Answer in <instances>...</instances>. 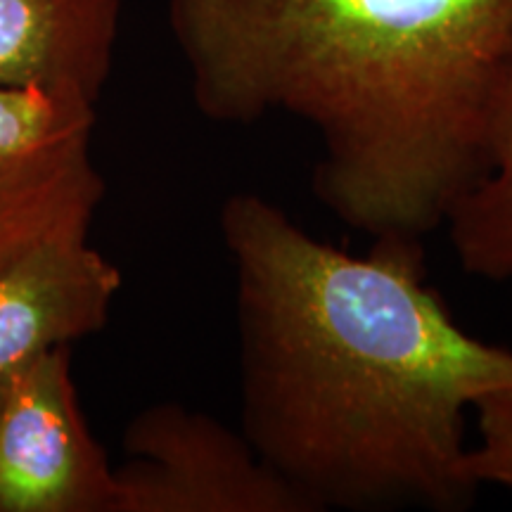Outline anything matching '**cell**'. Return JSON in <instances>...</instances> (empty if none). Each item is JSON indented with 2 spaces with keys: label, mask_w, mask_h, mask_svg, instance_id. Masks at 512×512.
<instances>
[{
  "label": "cell",
  "mask_w": 512,
  "mask_h": 512,
  "mask_svg": "<svg viewBox=\"0 0 512 512\" xmlns=\"http://www.w3.org/2000/svg\"><path fill=\"white\" fill-rule=\"evenodd\" d=\"M121 0H0V88L98 105L112 72Z\"/></svg>",
  "instance_id": "7"
},
{
  "label": "cell",
  "mask_w": 512,
  "mask_h": 512,
  "mask_svg": "<svg viewBox=\"0 0 512 512\" xmlns=\"http://www.w3.org/2000/svg\"><path fill=\"white\" fill-rule=\"evenodd\" d=\"M93 131V102L0 88V273L46 242L88 238L105 197Z\"/></svg>",
  "instance_id": "3"
},
{
  "label": "cell",
  "mask_w": 512,
  "mask_h": 512,
  "mask_svg": "<svg viewBox=\"0 0 512 512\" xmlns=\"http://www.w3.org/2000/svg\"><path fill=\"white\" fill-rule=\"evenodd\" d=\"M195 107L313 126V192L373 240L418 238L484 174L512 0H169Z\"/></svg>",
  "instance_id": "2"
},
{
  "label": "cell",
  "mask_w": 512,
  "mask_h": 512,
  "mask_svg": "<svg viewBox=\"0 0 512 512\" xmlns=\"http://www.w3.org/2000/svg\"><path fill=\"white\" fill-rule=\"evenodd\" d=\"M0 512H117V477L83 415L72 347L0 375Z\"/></svg>",
  "instance_id": "5"
},
{
  "label": "cell",
  "mask_w": 512,
  "mask_h": 512,
  "mask_svg": "<svg viewBox=\"0 0 512 512\" xmlns=\"http://www.w3.org/2000/svg\"><path fill=\"white\" fill-rule=\"evenodd\" d=\"M235 266L242 434L313 510H463L465 413L512 389V351L460 328L418 238L358 256L256 192L223 202Z\"/></svg>",
  "instance_id": "1"
},
{
  "label": "cell",
  "mask_w": 512,
  "mask_h": 512,
  "mask_svg": "<svg viewBox=\"0 0 512 512\" xmlns=\"http://www.w3.org/2000/svg\"><path fill=\"white\" fill-rule=\"evenodd\" d=\"M472 411L479 441L467 451V472L477 486L512 489V389L484 396Z\"/></svg>",
  "instance_id": "9"
},
{
  "label": "cell",
  "mask_w": 512,
  "mask_h": 512,
  "mask_svg": "<svg viewBox=\"0 0 512 512\" xmlns=\"http://www.w3.org/2000/svg\"><path fill=\"white\" fill-rule=\"evenodd\" d=\"M114 467L117 512H316L245 434L181 403H155L128 422Z\"/></svg>",
  "instance_id": "4"
},
{
  "label": "cell",
  "mask_w": 512,
  "mask_h": 512,
  "mask_svg": "<svg viewBox=\"0 0 512 512\" xmlns=\"http://www.w3.org/2000/svg\"><path fill=\"white\" fill-rule=\"evenodd\" d=\"M121 271L88 238L53 240L0 273V375L105 328Z\"/></svg>",
  "instance_id": "6"
},
{
  "label": "cell",
  "mask_w": 512,
  "mask_h": 512,
  "mask_svg": "<svg viewBox=\"0 0 512 512\" xmlns=\"http://www.w3.org/2000/svg\"><path fill=\"white\" fill-rule=\"evenodd\" d=\"M444 223L465 273L512 283V60L491 114L484 174L453 202Z\"/></svg>",
  "instance_id": "8"
}]
</instances>
